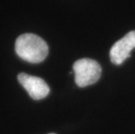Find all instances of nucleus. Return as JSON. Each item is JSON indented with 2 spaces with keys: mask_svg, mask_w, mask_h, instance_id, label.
I'll use <instances>...</instances> for the list:
<instances>
[{
  "mask_svg": "<svg viewBox=\"0 0 135 134\" xmlns=\"http://www.w3.org/2000/svg\"><path fill=\"white\" fill-rule=\"evenodd\" d=\"M73 72L76 85L79 87H85L99 80L101 76V67L93 59L81 58L73 64Z\"/></svg>",
  "mask_w": 135,
  "mask_h": 134,
  "instance_id": "obj_2",
  "label": "nucleus"
},
{
  "mask_svg": "<svg viewBox=\"0 0 135 134\" xmlns=\"http://www.w3.org/2000/svg\"><path fill=\"white\" fill-rule=\"evenodd\" d=\"M49 134H55V133H49Z\"/></svg>",
  "mask_w": 135,
  "mask_h": 134,
  "instance_id": "obj_5",
  "label": "nucleus"
},
{
  "mask_svg": "<svg viewBox=\"0 0 135 134\" xmlns=\"http://www.w3.org/2000/svg\"><path fill=\"white\" fill-rule=\"evenodd\" d=\"M15 50L19 58L32 64L44 61L49 52L45 41L31 33L22 34L17 38Z\"/></svg>",
  "mask_w": 135,
  "mask_h": 134,
  "instance_id": "obj_1",
  "label": "nucleus"
},
{
  "mask_svg": "<svg viewBox=\"0 0 135 134\" xmlns=\"http://www.w3.org/2000/svg\"><path fill=\"white\" fill-rule=\"evenodd\" d=\"M135 48V31L128 32L117 41L110 50V59L114 64H121Z\"/></svg>",
  "mask_w": 135,
  "mask_h": 134,
  "instance_id": "obj_4",
  "label": "nucleus"
},
{
  "mask_svg": "<svg viewBox=\"0 0 135 134\" xmlns=\"http://www.w3.org/2000/svg\"><path fill=\"white\" fill-rule=\"evenodd\" d=\"M18 80L20 85L26 90L30 97L35 100H39L45 98L50 92L48 85L44 79L38 77L31 76L26 73H19Z\"/></svg>",
  "mask_w": 135,
  "mask_h": 134,
  "instance_id": "obj_3",
  "label": "nucleus"
}]
</instances>
